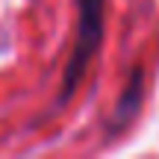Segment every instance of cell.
I'll list each match as a JSON object with an SVG mask.
<instances>
[{"label":"cell","instance_id":"2","mask_svg":"<svg viewBox=\"0 0 159 159\" xmlns=\"http://www.w3.org/2000/svg\"><path fill=\"white\" fill-rule=\"evenodd\" d=\"M142 80H144V71H142V68H136V71H133V80L127 83V89L121 91V100H118V106H115L112 130H121V127H124L127 121L136 115L139 103H142Z\"/></svg>","mask_w":159,"mask_h":159},{"label":"cell","instance_id":"1","mask_svg":"<svg viewBox=\"0 0 159 159\" xmlns=\"http://www.w3.org/2000/svg\"><path fill=\"white\" fill-rule=\"evenodd\" d=\"M103 0H77V44L68 59V68L62 77V91H59V103H65L77 91L80 80L89 68L91 56L97 53L103 41Z\"/></svg>","mask_w":159,"mask_h":159}]
</instances>
